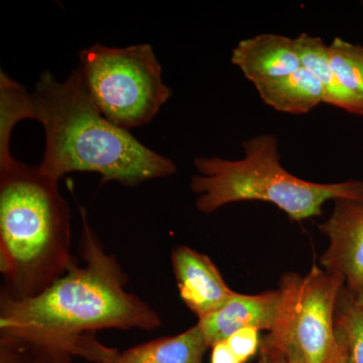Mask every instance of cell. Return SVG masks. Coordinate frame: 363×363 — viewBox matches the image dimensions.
<instances>
[{"instance_id":"11","label":"cell","mask_w":363,"mask_h":363,"mask_svg":"<svg viewBox=\"0 0 363 363\" xmlns=\"http://www.w3.org/2000/svg\"><path fill=\"white\" fill-rule=\"evenodd\" d=\"M260 99L274 111L305 114L324 104L321 83L304 67L291 75L255 87Z\"/></svg>"},{"instance_id":"2","label":"cell","mask_w":363,"mask_h":363,"mask_svg":"<svg viewBox=\"0 0 363 363\" xmlns=\"http://www.w3.org/2000/svg\"><path fill=\"white\" fill-rule=\"evenodd\" d=\"M30 95L32 119L45 130L40 169L61 180L73 172L135 187L177 172L175 162L145 147L130 131L114 125L97 108L80 69L66 80L44 72Z\"/></svg>"},{"instance_id":"23","label":"cell","mask_w":363,"mask_h":363,"mask_svg":"<svg viewBox=\"0 0 363 363\" xmlns=\"http://www.w3.org/2000/svg\"><path fill=\"white\" fill-rule=\"evenodd\" d=\"M338 343L340 344L341 351H340V353H339L337 358H336V359L334 360L333 363H347V362H346L345 350H344L343 345H342V344L339 342V341H338Z\"/></svg>"},{"instance_id":"12","label":"cell","mask_w":363,"mask_h":363,"mask_svg":"<svg viewBox=\"0 0 363 363\" xmlns=\"http://www.w3.org/2000/svg\"><path fill=\"white\" fill-rule=\"evenodd\" d=\"M209 348L199 325L171 337L140 344L121 353L116 363H203Z\"/></svg>"},{"instance_id":"22","label":"cell","mask_w":363,"mask_h":363,"mask_svg":"<svg viewBox=\"0 0 363 363\" xmlns=\"http://www.w3.org/2000/svg\"><path fill=\"white\" fill-rule=\"evenodd\" d=\"M354 296L355 303L363 313V285L355 293H352Z\"/></svg>"},{"instance_id":"9","label":"cell","mask_w":363,"mask_h":363,"mask_svg":"<svg viewBox=\"0 0 363 363\" xmlns=\"http://www.w3.org/2000/svg\"><path fill=\"white\" fill-rule=\"evenodd\" d=\"M279 304V289L257 295L236 293L221 309L199 319L197 324L212 348L241 329L255 328L269 333L276 324Z\"/></svg>"},{"instance_id":"14","label":"cell","mask_w":363,"mask_h":363,"mask_svg":"<svg viewBox=\"0 0 363 363\" xmlns=\"http://www.w3.org/2000/svg\"><path fill=\"white\" fill-rule=\"evenodd\" d=\"M329 58L341 87L354 105L355 116H363V47L335 38L329 45Z\"/></svg>"},{"instance_id":"13","label":"cell","mask_w":363,"mask_h":363,"mask_svg":"<svg viewBox=\"0 0 363 363\" xmlns=\"http://www.w3.org/2000/svg\"><path fill=\"white\" fill-rule=\"evenodd\" d=\"M302 67L311 72L321 83L324 104L354 114L355 108L350 96L341 87L329 58V45L319 37L303 33L294 39Z\"/></svg>"},{"instance_id":"15","label":"cell","mask_w":363,"mask_h":363,"mask_svg":"<svg viewBox=\"0 0 363 363\" xmlns=\"http://www.w3.org/2000/svg\"><path fill=\"white\" fill-rule=\"evenodd\" d=\"M32 119L30 95L23 85L0 72V161L11 159V138L14 126Z\"/></svg>"},{"instance_id":"8","label":"cell","mask_w":363,"mask_h":363,"mask_svg":"<svg viewBox=\"0 0 363 363\" xmlns=\"http://www.w3.org/2000/svg\"><path fill=\"white\" fill-rule=\"evenodd\" d=\"M171 257L180 297L198 319L218 311L235 295L204 253L181 245Z\"/></svg>"},{"instance_id":"21","label":"cell","mask_w":363,"mask_h":363,"mask_svg":"<svg viewBox=\"0 0 363 363\" xmlns=\"http://www.w3.org/2000/svg\"><path fill=\"white\" fill-rule=\"evenodd\" d=\"M274 340H276V339H274ZM276 341L283 347L284 351H285V363H308L303 353L301 352V350H298V347H296L295 345H293V344L281 343L278 340Z\"/></svg>"},{"instance_id":"17","label":"cell","mask_w":363,"mask_h":363,"mask_svg":"<svg viewBox=\"0 0 363 363\" xmlns=\"http://www.w3.org/2000/svg\"><path fill=\"white\" fill-rule=\"evenodd\" d=\"M0 363H52L28 344L9 337H0Z\"/></svg>"},{"instance_id":"19","label":"cell","mask_w":363,"mask_h":363,"mask_svg":"<svg viewBox=\"0 0 363 363\" xmlns=\"http://www.w3.org/2000/svg\"><path fill=\"white\" fill-rule=\"evenodd\" d=\"M285 351L269 334L262 339L259 348V363H285Z\"/></svg>"},{"instance_id":"20","label":"cell","mask_w":363,"mask_h":363,"mask_svg":"<svg viewBox=\"0 0 363 363\" xmlns=\"http://www.w3.org/2000/svg\"><path fill=\"white\" fill-rule=\"evenodd\" d=\"M211 363H242L236 357L226 341L215 344L212 347Z\"/></svg>"},{"instance_id":"1","label":"cell","mask_w":363,"mask_h":363,"mask_svg":"<svg viewBox=\"0 0 363 363\" xmlns=\"http://www.w3.org/2000/svg\"><path fill=\"white\" fill-rule=\"evenodd\" d=\"M79 255L63 277L35 297L16 300L0 294V337L28 344L52 363L79 357L93 363H116V350L95 338L105 329L156 330L159 313L125 289L128 277L88 222L84 207Z\"/></svg>"},{"instance_id":"16","label":"cell","mask_w":363,"mask_h":363,"mask_svg":"<svg viewBox=\"0 0 363 363\" xmlns=\"http://www.w3.org/2000/svg\"><path fill=\"white\" fill-rule=\"evenodd\" d=\"M335 334L345 350L346 362L363 363V313L345 286L336 303Z\"/></svg>"},{"instance_id":"7","label":"cell","mask_w":363,"mask_h":363,"mask_svg":"<svg viewBox=\"0 0 363 363\" xmlns=\"http://www.w3.org/2000/svg\"><path fill=\"white\" fill-rule=\"evenodd\" d=\"M319 230L328 238L322 269L342 279L355 293L363 285V200L337 199Z\"/></svg>"},{"instance_id":"6","label":"cell","mask_w":363,"mask_h":363,"mask_svg":"<svg viewBox=\"0 0 363 363\" xmlns=\"http://www.w3.org/2000/svg\"><path fill=\"white\" fill-rule=\"evenodd\" d=\"M342 279L313 266L303 277L286 272L279 279L281 304L269 335L293 344L308 363H333L341 351L335 334V308Z\"/></svg>"},{"instance_id":"10","label":"cell","mask_w":363,"mask_h":363,"mask_svg":"<svg viewBox=\"0 0 363 363\" xmlns=\"http://www.w3.org/2000/svg\"><path fill=\"white\" fill-rule=\"evenodd\" d=\"M231 63L255 87L291 75L302 67L294 39L274 33L240 40L233 49Z\"/></svg>"},{"instance_id":"18","label":"cell","mask_w":363,"mask_h":363,"mask_svg":"<svg viewBox=\"0 0 363 363\" xmlns=\"http://www.w3.org/2000/svg\"><path fill=\"white\" fill-rule=\"evenodd\" d=\"M227 345L242 363H247L259 350V330L255 328H245L235 332L228 339Z\"/></svg>"},{"instance_id":"5","label":"cell","mask_w":363,"mask_h":363,"mask_svg":"<svg viewBox=\"0 0 363 363\" xmlns=\"http://www.w3.org/2000/svg\"><path fill=\"white\" fill-rule=\"evenodd\" d=\"M86 89L99 111L123 130L150 123L172 96L152 45H94L79 55Z\"/></svg>"},{"instance_id":"3","label":"cell","mask_w":363,"mask_h":363,"mask_svg":"<svg viewBox=\"0 0 363 363\" xmlns=\"http://www.w3.org/2000/svg\"><path fill=\"white\" fill-rule=\"evenodd\" d=\"M70 206L59 180L38 166L0 161L1 293L16 300L35 297L74 264Z\"/></svg>"},{"instance_id":"4","label":"cell","mask_w":363,"mask_h":363,"mask_svg":"<svg viewBox=\"0 0 363 363\" xmlns=\"http://www.w3.org/2000/svg\"><path fill=\"white\" fill-rule=\"evenodd\" d=\"M242 149L240 160L196 157L199 175L193 177L190 187L198 194L196 207L202 213H213L231 203L264 201L300 222L322 215L327 201L363 200V181L313 183L286 171L278 140L271 133L245 140Z\"/></svg>"}]
</instances>
